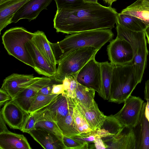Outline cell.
Here are the masks:
<instances>
[{
  "label": "cell",
  "mask_w": 149,
  "mask_h": 149,
  "mask_svg": "<svg viewBox=\"0 0 149 149\" xmlns=\"http://www.w3.org/2000/svg\"><path fill=\"white\" fill-rule=\"evenodd\" d=\"M62 83V82L57 79L55 77H52L50 81L41 88L38 91V94L45 95L52 94V89L54 85Z\"/></svg>",
  "instance_id": "e575fe53"
},
{
  "label": "cell",
  "mask_w": 149,
  "mask_h": 149,
  "mask_svg": "<svg viewBox=\"0 0 149 149\" xmlns=\"http://www.w3.org/2000/svg\"><path fill=\"white\" fill-rule=\"evenodd\" d=\"M118 13L111 6L85 2L74 7L57 9L54 19L56 32L72 34L114 27Z\"/></svg>",
  "instance_id": "6da1fadb"
},
{
  "label": "cell",
  "mask_w": 149,
  "mask_h": 149,
  "mask_svg": "<svg viewBox=\"0 0 149 149\" xmlns=\"http://www.w3.org/2000/svg\"><path fill=\"white\" fill-rule=\"evenodd\" d=\"M70 80V85L69 88L66 91H65L69 97L72 99L75 98V90L77 88L78 82L76 79L72 76L67 77Z\"/></svg>",
  "instance_id": "8d00e7d4"
},
{
  "label": "cell",
  "mask_w": 149,
  "mask_h": 149,
  "mask_svg": "<svg viewBox=\"0 0 149 149\" xmlns=\"http://www.w3.org/2000/svg\"><path fill=\"white\" fill-rule=\"evenodd\" d=\"M139 83L132 63L114 65L109 101L118 104L124 102Z\"/></svg>",
  "instance_id": "3957f363"
},
{
  "label": "cell",
  "mask_w": 149,
  "mask_h": 149,
  "mask_svg": "<svg viewBox=\"0 0 149 149\" xmlns=\"http://www.w3.org/2000/svg\"><path fill=\"white\" fill-rule=\"evenodd\" d=\"M74 100L76 103L75 107L86 120L92 130L95 131L100 128L105 120L106 116L100 111L96 102L88 108Z\"/></svg>",
  "instance_id": "d6986e66"
},
{
  "label": "cell",
  "mask_w": 149,
  "mask_h": 149,
  "mask_svg": "<svg viewBox=\"0 0 149 149\" xmlns=\"http://www.w3.org/2000/svg\"><path fill=\"white\" fill-rule=\"evenodd\" d=\"M106 3H107L109 5V6L111 5L112 3L116 1V0H103Z\"/></svg>",
  "instance_id": "bcb514c9"
},
{
  "label": "cell",
  "mask_w": 149,
  "mask_h": 149,
  "mask_svg": "<svg viewBox=\"0 0 149 149\" xmlns=\"http://www.w3.org/2000/svg\"><path fill=\"white\" fill-rule=\"evenodd\" d=\"M33 33L24 28L16 27L6 31L2 36V43L8 54L33 68L35 64L26 47L28 41L32 40Z\"/></svg>",
  "instance_id": "5b68a950"
},
{
  "label": "cell",
  "mask_w": 149,
  "mask_h": 149,
  "mask_svg": "<svg viewBox=\"0 0 149 149\" xmlns=\"http://www.w3.org/2000/svg\"><path fill=\"white\" fill-rule=\"evenodd\" d=\"M120 13L138 17L147 27L149 26V2L144 0H137L122 10Z\"/></svg>",
  "instance_id": "d4e9b609"
},
{
  "label": "cell",
  "mask_w": 149,
  "mask_h": 149,
  "mask_svg": "<svg viewBox=\"0 0 149 149\" xmlns=\"http://www.w3.org/2000/svg\"><path fill=\"white\" fill-rule=\"evenodd\" d=\"M47 106L34 113L30 114L21 130L29 133L35 128V124L39 119L43 116L47 110Z\"/></svg>",
  "instance_id": "1f68e13d"
},
{
  "label": "cell",
  "mask_w": 149,
  "mask_h": 149,
  "mask_svg": "<svg viewBox=\"0 0 149 149\" xmlns=\"http://www.w3.org/2000/svg\"><path fill=\"white\" fill-rule=\"evenodd\" d=\"M65 92L63 84H57L54 85L52 89V94L58 95Z\"/></svg>",
  "instance_id": "ab89813d"
},
{
  "label": "cell",
  "mask_w": 149,
  "mask_h": 149,
  "mask_svg": "<svg viewBox=\"0 0 149 149\" xmlns=\"http://www.w3.org/2000/svg\"><path fill=\"white\" fill-rule=\"evenodd\" d=\"M74 109L70 110L65 118L57 122L63 134L69 137L79 134L75 127L73 120Z\"/></svg>",
  "instance_id": "83f0119b"
},
{
  "label": "cell",
  "mask_w": 149,
  "mask_h": 149,
  "mask_svg": "<svg viewBox=\"0 0 149 149\" xmlns=\"http://www.w3.org/2000/svg\"><path fill=\"white\" fill-rule=\"evenodd\" d=\"M73 118L75 127L79 134L93 131L86 120L75 107L73 110Z\"/></svg>",
  "instance_id": "4dcf8cb0"
},
{
  "label": "cell",
  "mask_w": 149,
  "mask_h": 149,
  "mask_svg": "<svg viewBox=\"0 0 149 149\" xmlns=\"http://www.w3.org/2000/svg\"><path fill=\"white\" fill-rule=\"evenodd\" d=\"M52 77H37L32 83L21 91L13 99L23 109L28 112L32 102L38 91L49 83Z\"/></svg>",
  "instance_id": "7c38bea8"
},
{
  "label": "cell",
  "mask_w": 149,
  "mask_h": 149,
  "mask_svg": "<svg viewBox=\"0 0 149 149\" xmlns=\"http://www.w3.org/2000/svg\"><path fill=\"white\" fill-rule=\"evenodd\" d=\"M95 93V90L78 83L74 99L86 107L90 108L96 102L94 100Z\"/></svg>",
  "instance_id": "4316f807"
},
{
  "label": "cell",
  "mask_w": 149,
  "mask_h": 149,
  "mask_svg": "<svg viewBox=\"0 0 149 149\" xmlns=\"http://www.w3.org/2000/svg\"><path fill=\"white\" fill-rule=\"evenodd\" d=\"M146 105L145 110V114L146 117L149 121V100L146 99Z\"/></svg>",
  "instance_id": "ee69618b"
},
{
  "label": "cell",
  "mask_w": 149,
  "mask_h": 149,
  "mask_svg": "<svg viewBox=\"0 0 149 149\" xmlns=\"http://www.w3.org/2000/svg\"><path fill=\"white\" fill-rule=\"evenodd\" d=\"M101 71V94L104 100L110 97L111 86L114 65L108 61L100 62Z\"/></svg>",
  "instance_id": "cb8c5ba5"
},
{
  "label": "cell",
  "mask_w": 149,
  "mask_h": 149,
  "mask_svg": "<svg viewBox=\"0 0 149 149\" xmlns=\"http://www.w3.org/2000/svg\"><path fill=\"white\" fill-rule=\"evenodd\" d=\"M35 128H41L47 130L63 141V135L57 122L48 118L44 114L37 121L35 125Z\"/></svg>",
  "instance_id": "f546056e"
},
{
  "label": "cell",
  "mask_w": 149,
  "mask_h": 149,
  "mask_svg": "<svg viewBox=\"0 0 149 149\" xmlns=\"http://www.w3.org/2000/svg\"><path fill=\"white\" fill-rule=\"evenodd\" d=\"M0 113L10 128L20 130L30 114L12 99L5 103Z\"/></svg>",
  "instance_id": "30bf717a"
},
{
  "label": "cell",
  "mask_w": 149,
  "mask_h": 149,
  "mask_svg": "<svg viewBox=\"0 0 149 149\" xmlns=\"http://www.w3.org/2000/svg\"><path fill=\"white\" fill-rule=\"evenodd\" d=\"M109 59L114 65L132 63L133 53L130 44L124 39L117 37L112 40L107 47Z\"/></svg>",
  "instance_id": "9c48e42d"
},
{
  "label": "cell",
  "mask_w": 149,
  "mask_h": 149,
  "mask_svg": "<svg viewBox=\"0 0 149 149\" xmlns=\"http://www.w3.org/2000/svg\"><path fill=\"white\" fill-rule=\"evenodd\" d=\"M29 0H0V32L11 23L16 13Z\"/></svg>",
  "instance_id": "ffe728a7"
},
{
  "label": "cell",
  "mask_w": 149,
  "mask_h": 149,
  "mask_svg": "<svg viewBox=\"0 0 149 149\" xmlns=\"http://www.w3.org/2000/svg\"><path fill=\"white\" fill-rule=\"evenodd\" d=\"M32 40L51 67L57 71V63L50 42L44 33L38 30L34 33Z\"/></svg>",
  "instance_id": "7402d4cb"
},
{
  "label": "cell",
  "mask_w": 149,
  "mask_h": 149,
  "mask_svg": "<svg viewBox=\"0 0 149 149\" xmlns=\"http://www.w3.org/2000/svg\"><path fill=\"white\" fill-rule=\"evenodd\" d=\"M144 0L146 2H149V0Z\"/></svg>",
  "instance_id": "c3c4849f"
},
{
  "label": "cell",
  "mask_w": 149,
  "mask_h": 149,
  "mask_svg": "<svg viewBox=\"0 0 149 149\" xmlns=\"http://www.w3.org/2000/svg\"><path fill=\"white\" fill-rule=\"evenodd\" d=\"M143 103L139 97L131 95L122 108L113 115L123 126L132 128L139 122Z\"/></svg>",
  "instance_id": "52a82bcc"
},
{
  "label": "cell",
  "mask_w": 149,
  "mask_h": 149,
  "mask_svg": "<svg viewBox=\"0 0 149 149\" xmlns=\"http://www.w3.org/2000/svg\"><path fill=\"white\" fill-rule=\"evenodd\" d=\"M104 142L107 149H136V139L132 128L124 127L120 133Z\"/></svg>",
  "instance_id": "2e32d148"
},
{
  "label": "cell",
  "mask_w": 149,
  "mask_h": 149,
  "mask_svg": "<svg viewBox=\"0 0 149 149\" xmlns=\"http://www.w3.org/2000/svg\"><path fill=\"white\" fill-rule=\"evenodd\" d=\"M52 0H29L24 3L13 16L11 23H15L21 19H26L29 21L36 19Z\"/></svg>",
  "instance_id": "4fadbf2b"
},
{
  "label": "cell",
  "mask_w": 149,
  "mask_h": 149,
  "mask_svg": "<svg viewBox=\"0 0 149 149\" xmlns=\"http://www.w3.org/2000/svg\"><path fill=\"white\" fill-rule=\"evenodd\" d=\"M94 147L96 149H107L108 146L102 138L96 135L95 139L93 143Z\"/></svg>",
  "instance_id": "f35d334b"
},
{
  "label": "cell",
  "mask_w": 149,
  "mask_h": 149,
  "mask_svg": "<svg viewBox=\"0 0 149 149\" xmlns=\"http://www.w3.org/2000/svg\"><path fill=\"white\" fill-rule=\"evenodd\" d=\"M57 9L74 7L78 6L85 2L84 0H54Z\"/></svg>",
  "instance_id": "836d02e7"
},
{
  "label": "cell",
  "mask_w": 149,
  "mask_h": 149,
  "mask_svg": "<svg viewBox=\"0 0 149 149\" xmlns=\"http://www.w3.org/2000/svg\"><path fill=\"white\" fill-rule=\"evenodd\" d=\"M26 47L35 64L34 69L38 73L48 77H55L56 71L50 65L32 40L27 42Z\"/></svg>",
  "instance_id": "9a60e30c"
},
{
  "label": "cell",
  "mask_w": 149,
  "mask_h": 149,
  "mask_svg": "<svg viewBox=\"0 0 149 149\" xmlns=\"http://www.w3.org/2000/svg\"><path fill=\"white\" fill-rule=\"evenodd\" d=\"M117 37L124 39L130 45L133 53L132 64L135 74L140 83L146 67L148 52L144 31L136 32L116 23Z\"/></svg>",
  "instance_id": "277c9868"
},
{
  "label": "cell",
  "mask_w": 149,
  "mask_h": 149,
  "mask_svg": "<svg viewBox=\"0 0 149 149\" xmlns=\"http://www.w3.org/2000/svg\"><path fill=\"white\" fill-rule=\"evenodd\" d=\"M96 134L95 131H92L86 133L79 134L71 137L83 145L84 143H93Z\"/></svg>",
  "instance_id": "d6a6232c"
},
{
  "label": "cell",
  "mask_w": 149,
  "mask_h": 149,
  "mask_svg": "<svg viewBox=\"0 0 149 149\" xmlns=\"http://www.w3.org/2000/svg\"><path fill=\"white\" fill-rule=\"evenodd\" d=\"M12 100L10 95L6 91L0 89V107L4 104L7 102Z\"/></svg>",
  "instance_id": "74e56055"
},
{
  "label": "cell",
  "mask_w": 149,
  "mask_h": 149,
  "mask_svg": "<svg viewBox=\"0 0 149 149\" xmlns=\"http://www.w3.org/2000/svg\"><path fill=\"white\" fill-rule=\"evenodd\" d=\"M62 139L65 149H82L83 145L71 137L63 135Z\"/></svg>",
  "instance_id": "d590c367"
},
{
  "label": "cell",
  "mask_w": 149,
  "mask_h": 149,
  "mask_svg": "<svg viewBox=\"0 0 149 149\" xmlns=\"http://www.w3.org/2000/svg\"><path fill=\"white\" fill-rule=\"evenodd\" d=\"M144 93L145 100H149V79L146 82Z\"/></svg>",
  "instance_id": "b9f144b4"
},
{
  "label": "cell",
  "mask_w": 149,
  "mask_h": 149,
  "mask_svg": "<svg viewBox=\"0 0 149 149\" xmlns=\"http://www.w3.org/2000/svg\"><path fill=\"white\" fill-rule=\"evenodd\" d=\"M99 50L89 47L79 48L70 53L58 63L55 77L62 82L68 76L76 79L80 70L89 61L95 58Z\"/></svg>",
  "instance_id": "8992f818"
},
{
  "label": "cell",
  "mask_w": 149,
  "mask_h": 149,
  "mask_svg": "<svg viewBox=\"0 0 149 149\" xmlns=\"http://www.w3.org/2000/svg\"><path fill=\"white\" fill-rule=\"evenodd\" d=\"M76 106L74 99L68 96L65 92L58 94L47 107L44 115L50 119L57 122L65 118L70 110Z\"/></svg>",
  "instance_id": "8fae6325"
},
{
  "label": "cell",
  "mask_w": 149,
  "mask_h": 149,
  "mask_svg": "<svg viewBox=\"0 0 149 149\" xmlns=\"http://www.w3.org/2000/svg\"><path fill=\"white\" fill-rule=\"evenodd\" d=\"M44 148L65 149L63 141L50 132L41 128H35L29 133Z\"/></svg>",
  "instance_id": "ac0fdd59"
},
{
  "label": "cell",
  "mask_w": 149,
  "mask_h": 149,
  "mask_svg": "<svg viewBox=\"0 0 149 149\" xmlns=\"http://www.w3.org/2000/svg\"><path fill=\"white\" fill-rule=\"evenodd\" d=\"M146 102H144L139 122L132 128L136 141V149H149V121L145 114Z\"/></svg>",
  "instance_id": "e0dca14e"
},
{
  "label": "cell",
  "mask_w": 149,
  "mask_h": 149,
  "mask_svg": "<svg viewBox=\"0 0 149 149\" xmlns=\"http://www.w3.org/2000/svg\"><path fill=\"white\" fill-rule=\"evenodd\" d=\"M144 31L147 38V42L149 45V26L147 27Z\"/></svg>",
  "instance_id": "f6af8a7d"
},
{
  "label": "cell",
  "mask_w": 149,
  "mask_h": 149,
  "mask_svg": "<svg viewBox=\"0 0 149 149\" xmlns=\"http://www.w3.org/2000/svg\"><path fill=\"white\" fill-rule=\"evenodd\" d=\"M113 36L111 29H96L66 36L60 41L50 44L58 64L62 58L79 48L91 47L99 50Z\"/></svg>",
  "instance_id": "7a4b0ae2"
},
{
  "label": "cell",
  "mask_w": 149,
  "mask_h": 149,
  "mask_svg": "<svg viewBox=\"0 0 149 149\" xmlns=\"http://www.w3.org/2000/svg\"><path fill=\"white\" fill-rule=\"evenodd\" d=\"M85 2L97 3V0H84Z\"/></svg>",
  "instance_id": "7dc6e473"
},
{
  "label": "cell",
  "mask_w": 149,
  "mask_h": 149,
  "mask_svg": "<svg viewBox=\"0 0 149 149\" xmlns=\"http://www.w3.org/2000/svg\"><path fill=\"white\" fill-rule=\"evenodd\" d=\"M124 127L113 115L106 116L102 125L95 131L96 135L105 140L109 139L120 133Z\"/></svg>",
  "instance_id": "603a6c76"
},
{
  "label": "cell",
  "mask_w": 149,
  "mask_h": 149,
  "mask_svg": "<svg viewBox=\"0 0 149 149\" xmlns=\"http://www.w3.org/2000/svg\"><path fill=\"white\" fill-rule=\"evenodd\" d=\"M70 80L68 77H65L63 81V83L65 91H67L70 85Z\"/></svg>",
  "instance_id": "7bdbcfd3"
},
{
  "label": "cell",
  "mask_w": 149,
  "mask_h": 149,
  "mask_svg": "<svg viewBox=\"0 0 149 149\" xmlns=\"http://www.w3.org/2000/svg\"><path fill=\"white\" fill-rule=\"evenodd\" d=\"M33 74L13 73L3 80L1 88L6 91L13 100L22 89L36 78Z\"/></svg>",
  "instance_id": "5bb4252c"
},
{
  "label": "cell",
  "mask_w": 149,
  "mask_h": 149,
  "mask_svg": "<svg viewBox=\"0 0 149 149\" xmlns=\"http://www.w3.org/2000/svg\"><path fill=\"white\" fill-rule=\"evenodd\" d=\"M58 95L37 94L30 106L29 113L30 114L34 113L48 106L55 99Z\"/></svg>",
  "instance_id": "f1b7e54d"
},
{
  "label": "cell",
  "mask_w": 149,
  "mask_h": 149,
  "mask_svg": "<svg viewBox=\"0 0 149 149\" xmlns=\"http://www.w3.org/2000/svg\"><path fill=\"white\" fill-rule=\"evenodd\" d=\"M1 114L0 113V134L8 131Z\"/></svg>",
  "instance_id": "60d3db41"
},
{
  "label": "cell",
  "mask_w": 149,
  "mask_h": 149,
  "mask_svg": "<svg viewBox=\"0 0 149 149\" xmlns=\"http://www.w3.org/2000/svg\"><path fill=\"white\" fill-rule=\"evenodd\" d=\"M1 149H31L26 138L23 134L9 131L0 134Z\"/></svg>",
  "instance_id": "44dd1931"
},
{
  "label": "cell",
  "mask_w": 149,
  "mask_h": 149,
  "mask_svg": "<svg viewBox=\"0 0 149 149\" xmlns=\"http://www.w3.org/2000/svg\"><path fill=\"white\" fill-rule=\"evenodd\" d=\"M76 79L80 84L101 94V71L100 62L95 58L89 61L80 70Z\"/></svg>",
  "instance_id": "ba28073f"
},
{
  "label": "cell",
  "mask_w": 149,
  "mask_h": 149,
  "mask_svg": "<svg viewBox=\"0 0 149 149\" xmlns=\"http://www.w3.org/2000/svg\"><path fill=\"white\" fill-rule=\"evenodd\" d=\"M116 23L127 29L136 32L144 31L147 27L141 19L120 13H118Z\"/></svg>",
  "instance_id": "484cf974"
}]
</instances>
